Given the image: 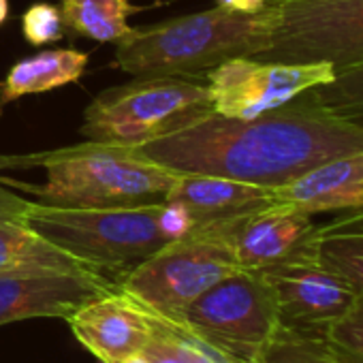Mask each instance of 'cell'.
<instances>
[{
    "label": "cell",
    "mask_w": 363,
    "mask_h": 363,
    "mask_svg": "<svg viewBox=\"0 0 363 363\" xmlns=\"http://www.w3.org/2000/svg\"><path fill=\"white\" fill-rule=\"evenodd\" d=\"M128 147L179 173L280 189L325 160L363 150V122L333 116L301 94L250 120L212 111L191 126Z\"/></svg>",
    "instance_id": "cell-1"
},
{
    "label": "cell",
    "mask_w": 363,
    "mask_h": 363,
    "mask_svg": "<svg viewBox=\"0 0 363 363\" xmlns=\"http://www.w3.org/2000/svg\"><path fill=\"white\" fill-rule=\"evenodd\" d=\"M45 167V184H18L48 206L60 208H139L162 203L179 171L139 156L128 145L86 141L35 156Z\"/></svg>",
    "instance_id": "cell-2"
},
{
    "label": "cell",
    "mask_w": 363,
    "mask_h": 363,
    "mask_svg": "<svg viewBox=\"0 0 363 363\" xmlns=\"http://www.w3.org/2000/svg\"><path fill=\"white\" fill-rule=\"evenodd\" d=\"M263 41L261 13L220 7L133 28L118 43L113 67L137 75H197L229 58H255Z\"/></svg>",
    "instance_id": "cell-3"
},
{
    "label": "cell",
    "mask_w": 363,
    "mask_h": 363,
    "mask_svg": "<svg viewBox=\"0 0 363 363\" xmlns=\"http://www.w3.org/2000/svg\"><path fill=\"white\" fill-rule=\"evenodd\" d=\"M22 223L94 272H128L169 244L160 203L139 208H60L33 203Z\"/></svg>",
    "instance_id": "cell-4"
},
{
    "label": "cell",
    "mask_w": 363,
    "mask_h": 363,
    "mask_svg": "<svg viewBox=\"0 0 363 363\" xmlns=\"http://www.w3.org/2000/svg\"><path fill=\"white\" fill-rule=\"evenodd\" d=\"M206 79L186 75L137 77L101 92L84 116L82 135L92 143L141 145L210 116Z\"/></svg>",
    "instance_id": "cell-5"
},
{
    "label": "cell",
    "mask_w": 363,
    "mask_h": 363,
    "mask_svg": "<svg viewBox=\"0 0 363 363\" xmlns=\"http://www.w3.org/2000/svg\"><path fill=\"white\" fill-rule=\"evenodd\" d=\"M238 269L233 246L220 223H214L164 244L128 269L118 289L156 318L177 325L197 297Z\"/></svg>",
    "instance_id": "cell-6"
},
{
    "label": "cell",
    "mask_w": 363,
    "mask_h": 363,
    "mask_svg": "<svg viewBox=\"0 0 363 363\" xmlns=\"http://www.w3.org/2000/svg\"><path fill=\"white\" fill-rule=\"evenodd\" d=\"M261 22L257 60L335 71L363 62V0H269Z\"/></svg>",
    "instance_id": "cell-7"
},
{
    "label": "cell",
    "mask_w": 363,
    "mask_h": 363,
    "mask_svg": "<svg viewBox=\"0 0 363 363\" xmlns=\"http://www.w3.org/2000/svg\"><path fill=\"white\" fill-rule=\"evenodd\" d=\"M280 323L272 284L259 269H238L197 297L175 327L223 363H252Z\"/></svg>",
    "instance_id": "cell-8"
},
{
    "label": "cell",
    "mask_w": 363,
    "mask_h": 363,
    "mask_svg": "<svg viewBox=\"0 0 363 363\" xmlns=\"http://www.w3.org/2000/svg\"><path fill=\"white\" fill-rule=\"evenodd\" d=\"M329 62L284 65L248 56L229 58L206 73L212 109L223 118L250 120L333 82Z\"/></svg>",
    "instance_id": "cell-9"
},
{
    "label": "cell",
    "mask_w": 363,
    "mask_h": 363,
    "mask_svg": "<svg viewBox=\"0 0 363 363\" xmlns=\"http://www.w3.org/2000/svg\"><path fill=\"white\" fill-rule=\"evenodd\" d=\"M116 286L92 269H0V327L26 318H69Z\"/></svg>",
    "instance_id": "cell-10"
},
{
    "label": "cell",
    "mask_w": 363,
    "mask_h": 363,
    "mask_svg": "<svg viewBox=\"0 0 363 363\" xmlns=\"http://www.w3.org/2000/svg\"><path fill=\"white\" fill-rule=\"evenodd\" d=\"M259 272L276 293L280 323L289 325L327 329L359 295L350 282L323 265L314 250Z\"/></svg>",
    "instance_id": "cell-11"
},
{
    "label": "cell",
    "mask_w": 363,
    "mask_h": 363,
    "mask_svg": "<svg viewBox=\"0 0 363 363\" xmlns=\"http://www.w3.org/2000/svg\"><path fill=\"white\" fill-rule=\"evenodd\" d=\"M242 269H265L312 252L316 225L312 216L274 203L220 223Z\"/></svg>",
    "instance_id": "cell-12"
},
{
    "label": "cell",
    "mask_w": 363,
    "mask_h": 363,
    "mask_svg": "<svg viewBox=\"0 0 363 363\" xmlns=\"http://www.w3.org/2000/svg\"><path fill=\"white\" fill-rule=\"evenodd\" d=\"M75 337L103 363H118L145 348L156 316L118 286L88 303L69 318Z\"/></svg>",
    "instance_id": "cell-13"
},
{
    "label": "cell",
    "mask_w": 363,
    "mask_h": 363,
    "mask_svg": "<svg viewBox=\"0 0 363 363\" xmlns=\"http://www.w3.org/2000/svg\"><path fill=\"white\" fill-rule=\"evenodd\" d=\"M274 193L278 203L308 216L359 212L363 210V150L325 160Z\"/></svg>",
    "instance_id": "cell-14"
},
{
    "label": "cell",
    "mask_w": 363,
    "mask_h": 363,
    "mask_svg": "<svg viewBox=\"0 0 363 363\" xmlns=\"http://www.w3.org/2000/svg\"><path fill=\"white\" fill-rule=\"evenodd\" d=\"M164 201L184 206L199 227L233 220L278 203L274 189L206 173H179Z\"/></svg>",
    "instance_id": "cell-15"
},
{
    "label": "cell",
    "mask_w": 363,
    "mask_h": 363,
    "mask_svg": "<svg viewBox=\"0 0 363 363\" xmlns=\"http://www.w3.org/2000/svg\"><path fill=\"white\" fill-rule=\"evenodd\" d=\"M88 67V54L79 50H48L11 67L0 86V107L26 94H41L75 84Z\"/></svg>",
    "instance_id": "cell-16"
},
{
    "label": "cell",
    "mask_w": 363,
    "mask_h": 363,
    "mask_svg": "<svg viewBox=\"0 0 363 363\" xmlns=\"http://www.w3.org/2000/svg\"><path fill=\"white\" fill-rule=\"evenodd\" d=\"M312 250L323 265L363 293V210L316 227Z\"/></svg>",
    "instance_id": "cell-17"
},
{
    "label": "cell",
    "mask_w": 363,
    "mask_h": 363,
    "mask_svg": "<svg viewBox=\"0 0 363 363\" xmlns=\"http://www.w3.org/2000/svg\"><path fill=\"white\" fill-rule=\"evenodd\" d=\"M62 24L73 35L99 43H120L133 28L128 18L137 13L133 0H62Z\"/></svg>",
    "instance_id": "cell-18"
},
{
    "label": "cell",
    "mask_w": 363,
    "mask_h": 363,
    "mask_svg": "<svg viewBox=\"0 0 363 363\" xmlns=\"http://www.w3.org/2000/svg\"><path fill=\"white\" fill-rule=\"evenodd\" d=\"M20 267L90 269L69 252L60 250L45 238L35 233L22 220L0 218V269Z\"/></svg>",
    "instance_id": "cell-19"
},
{
    "label": "cell",
    "mask_w": 363,
    "mask_h": 363,
    "mask_svg": "<svg viewBox=\"0 0 363 363\" xmlns=\"http://www.w3.org/2000/svg\"><path fill=\"white\" fill-rule=\"evenodd\" d=\"M325 329L278 323L252 363H333Z\"/></svg>",
    "instance_id": "cell-20"
},
{
    "label": "cell",
    "mask_w": 363,
    "mask_h": 363,
    "mask_svg": "<svg viewBox=\"0 0 363 363\" xmlns=\"http://www.w3.org/2000/svg\"><path fill=\"white\" fill-rule=\"evenodd\" d=\"M303 96L333 116L363 122V62L335 71L333 82Z\"/></svg>",
    "instance_id": "cell-21"
},
{
    "label": "cell",
    "mask_w": 363,
    "mask_h": 363,
    "mask_svg": "<svg viewBox=\"0 0 363 363\" xmlns=\"http://www.w3.org/2000/svg\"><path fill=\"white\" fill-rule=\"evenodd\" d=\"M333 357L344 363H363V293L352 306L325 329Z\"/></svg>",
    "instance_id": "cell-22"
},
{
    "label": "cell",
    "mask_w": 363,
    "mask_h": 363,
    "mask_svg": "<svg viewBox=\"0 0 363 363\" xmlns=\"http://www.w3.org/2000/svg\"><path fill=\"white\" fill-rule=\"evenodd\" d=\"M22 33H24L26 41L35 48L60 41L65 35L60 9L50 3L33 5L22 18Z\"/></svg>",
    "instance_id": "cell-23"
},
{
    "label": "cell",
    "mask_w": 363,
    "mask_h": 363,
    "mask_svg": "<svg viewBox=\"0 0 363 363\" xmlns=\"http://www.w3.org/2000/svg\"><path fill=\"white\" fill-rule=\"evenodd\" d=\"M154 325H156V323H154ZM141 352L145 354L147 363H182V361L164 346V342L158 337L156 329L152 331V335H150V340H147V344H145V348H143Z\"/></svg>",
    "instance_id": "cell-24"
},
{
    "label": "cell",
    "mask_w": 363,
    "mask_h": 363,
    "mask_svg": "<svg viewBox=\"0 0 363 363\" xmlns=\"http://www.w3.org/2000/svg\"><path fill=\"white\" fill-rule=\"evenodd\" d=\"M30 206V201L0 189V218H13V220H22L26 208Z\"/></svg>",
    "instance_id": "cell-25"
},
{
    "label": "cell",
    "mask_w": 363,
    "mask_h": 363,
    "mask_svg": "<svg viewBox=\"0 0 363 363\" xmlns=\"http://www.w3.org/2000/svg\"><path fill=\"white\" fill-rule=\"evenodd\" d=\"M267 3H269V0H216V7L227 9V11L257 16L267 7Z\"/></svg>",
    "instance_id": "cell-26"
},
{
    "label": "cell",
    "mask_w": 363,
    "mask_h": 363,
    "mask_svg": "<svg viewBox=\"0 0 363 363\" xmlns=\"http://www.w3.org/2000/svg\"><path fill=\"white\" fill-rule=\"evenodd\" d=\"M9 18V0H0V26Z\"/></svg>",
    "instance_id": "cell-27"
},
{
    "label": "cell",
    "mask_w": 363,
    "mask_h": 363,
    "mask_svg": "<svg viewBox=\"0 0 363 363\" xmlns=\"http://www.w3.org/2000/svg\"><path fill=\"white\" fill-rule=\"evenodd\" d=\"M118 363H147V359H145L143 352H137V354H130V357H126V359H122Z\"/></svg>",
    "instance_id": "cell-28"
},
{
    "label": "cell",
    "mask_w": 363,
    "mask_h": 363,
    "mask_svg": "<svg viewBox=\"0 0 363 363\" xmlns=\"http://www.w3.org/2000/svg\"><path fill=\"white\" fill-rule=\"evenodd\" d=\"M333 363H344V361H340V359H333Z\"/></svg>",
    "instance_id": "cell-29"
}]
</instances>
